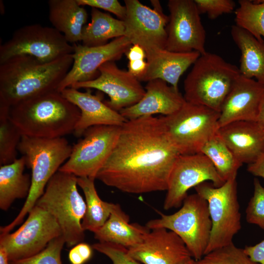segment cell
Wrapping results in <instances>:
<instances>
[{"label":"cell","mask_w":264,"mask_h":264,"mask_svg":"<svg viewBox=\"0 0 264 264\" xmlns=\"http://www.w3.org/2000/svg\"><path fill=\"white\" fill-rule=\"evenodd\" d=\"M180 155L161 117L127 120L96 179L125 193L166 191L173 167Z\"/></svg>","instance_id":"cell-1"},{"label":"cell","mask_w":264,"mask_h":264,"mask_svg":"<svg viewBox=\"0 0 264 264\" xmlns=\"http://www.w3.org/2000/svg\"><path fill=\"white\" fill-rule=\"evenodd\" d=\"M72 54L44 63L27 55L0 64V105L11 108L26 100L58 91L71 68Z\"/></svg>","instance_id":"cell-2"},{"label":"cell","mask_w":264,"mask_h":264,"mask_svg":"<svg viewBox=\"0 0 264 264\" xmlns=\"http://www.w3.org/2000/svg\"><path fill=\"white\" fill-rule=\"evenodd\" d=\"M80 116L78 108L58 91L10 108V117L22 135L55 138L73 133Z\"/></svg>","instance_id":"cell-3"},{"label":"cell","mask_w":264,"mask_h":264,"mask_svg":"<svg viewBox=\"0 0 264 264\" xmlns=\"http://www.w3.org/2000/svg\"><path fill=\"white\" fill-rule=\"evenodd\" d=\"M72 147L64 137L43 138L22 136L18 150L24 157L26 166L31 170V188L19 214L11 223L0 227V234L10 233L22 222L43 195L50 179L68 159Z\"/></svg>","instance_id":"cell-4"},{"label":"cell","mask_w":264,"mask_h":264,"mask_svg":"<svg viewBox=\"0 0 264 264\" xmlns=\"http://www.w3.org/2000/svg\"><path fill=\"white\" fill-rule=\"evenodd\" d=\"M240 75L236 66L217 54L206 52L196 60L184 80V99L220 112L226 97Z\"/></svg>","instance_id":"cell-5"},{"label":"cell","mask_w":264,"mask_h":264,"mask_svg":"<svg viewBox=\"0 0 264 264\" xmlns=\"http://www.w3.org/2000/svg\"><path fill=\"white\" fill-rule=\"evenodd\" d=\"M77 178L73 174L58 171L35 204L55 218L69 247L83 242L85 239L82 221L86 204L78 191Z\"/></svg>","instance_id":"cell-6"},{"label":"cell","mask_w":264,"mask_h":264,"mask_svg":"<svg viewBox=\"0 0 264 264\" xmlns=\"http://www.w3.org/2000/svg\"><path fill=\"white\" fill-rule=\"evenodd\" d=\"M207 201L197 193L188 195L181 207L170 215L149 220L146 226L152 230L163 228L178 235L195 261L205 254L212 229Z\"/></svg>","instance_id":"cell-7"},{"label":"cell","mask_w":264,"mask_h":264,"mask_svg":"<svg viewBox=\"0 0 264 264\" xmlns=\"http://www.w3.org/2000/svg\"><path fill=\"white\" fill-rule=\"evenodd\" d=\"M220 112L186 102L175 113L161 116L168 137L180 154L200 153L219 129Z\"/></svg>","instance_id":"cell-8"},{"label":"cell","mask_w":264,"mask_h":264,"mask_svg":"<svg viewBox=\"0 0 264 264\" xmlns=\"http://www.w3.org/2000/svg\"><path fill=\"white\" fill-rule=\"evenodd\" d=\"M195 189L196 193L207 201L212 221L206 255L233 242L234 236L241 229L236 177L226 181L220 187L204 181L196 186Z\"/></svg>","instance_id":"cell-9"},{"label":"cell","mask_w":264,"mask_h":264,"mask_svg":"<svg viewBox=\"0 0 264 264\" xmlns=\"http://www.w3.org/2000/svg\"><path fill=\"white\" fill-rule=\"evenodd\" d=\"M74 46L53 27L40 24L24 25L0 46V64L15 56L27 55L48 63L73 54Z\"/></svg>","instance_id":"cell-10"},{"label":"cell","mask_w":264,"mask_h":264,"mask_svg":"<svg viewBox=\"0 0 264 264\" xmlns=\"http://www.w3.org/2000/svg\"><path fill=\"white\" fill-rule=\"evenodd\" d=\"M120 128L101 125L88 129L72 146L70 156L59 171L95 179L114 147Z\"/></svg>","instance_id":"cell-11"},{"label":"cell","mask_w":264,"mask_h":264,"mask_svg":"<svg viewBox=\"0 0 264 264\" xmlns=\"http://www.w3.org/2000/svg\"><path fill=\"white\" fill-rule=\"evenodd\" d=\"M62 235L55 218L35 205L25 222L16 231L0 234V246L6 251L10 262L17 261L39 253L51 241Z\"/></svg>","instance_id":"cell-12"},{"label":"cell","mask_w":264,"mask_h":264,"mask_svg":"<svg viewBox=\"0 0 264 264\" xmlns=\"http://www.w3.org/2000/svg\"><path fill=\"white\" fill-rule=\"evenodd\" d=\"M154 8L138 0H125L126 15L125 36L132 44L141 46L146 58L165 49L169 16L163 12L159 1H151Z\"/></svg>","instance_id":"cell-13"},{"label":"cell","mask_w":264,"mask_h":264,"mask_svg":"<svg viewBox=\"0 0 264 264\" xmlns=\"http://www.w3.org/2000/svg\"><path fill=\"white\" fill-rule=\"evenodd\" d=\"M168 7L170 15L165 49L179 53H205L206 32L194 0H169Z\"/></svg>","instance_id":"cell-14"},{"label":"cell","mask_w":264,"mask_h":264,"mask_svg":"<svg viewBox=\"0 0 264 264\" xmlns=\"http://www.w3.org/2000/svg\"><path fill=\"white\" fill-rule=\"evenodd\" d=\"M208 181H211L215 187H220L225 182L204 154H180L169 176L164 209L169 210L180 207L190 189Z\"/></svg>","instance_id":"cell-15"},{"label":"cell","mask_w":264,"mask_h":264,"mask_svg":"<svg viewBox=\"0 0 264 264\" xmlns=\"http://www.w3.org/2000/svg\"><path fill=\"white\" fill-rule=\"evenodd\" d=\"M99 72L94 79L77 83L70 88H94L106 93L110 100L105 103L118 112L136 104L144 95L145 89L140 81L128 71L120 69L114 62L104 63Z\"/></svg>","instance_id":"cell-16"},{"label":"cell","mask_w":264,"mask_h":264,"mask_svg":"<svg viewBox=\"0 0 264 264\" xmlns=\"http://www.w3.org/2000/svg\"><path fill=\"white\" fill-rule=\"evenodd\" d=\"M132 45L125 36L98 46L73 44V64L60 84L58 91L61 92L77 83L94 79L99 75V68L103 64L119 60Z\"/></svg>","instance_id":"cell-17"},{"label":"cell","mask_w":264,"mask_h":264,"mask_svg":"<svg viewBox=\"0 0 264 264\" xmlns=\"http://www.w3.org/2000/svg\"><path fill=\"white\" fill-rule=\"evenodd\" d=\"M143 241L129 248L131 256L142 264H181L192 258L181 238L165 228L150 230Z\"/></svg>","instance_id":"cell-18"},{"label":"cell","mask_w":264,"mask_h":264,"mask_svg":"<svg viewBox=\"0 0 264 264\" xmlns=\"http://www.w3.org/2000/svg\"><path fill=\"white\" fill-rule=\"evenodd\" d=\"M264 98V85L240 75L220 109L219 128L237 121H257Z\"/></svg>","instance_id":"cell-19"},{"label":"cell","mask_w":264,"mask_h":264,"mask_svg":"<svg viewBox=\"0 0 264 264\" xmlns=\"http://www.w3.org/2000/svg\"><path fill=\"white\" fill-rule=\"evenodd\" d=\"M61 92L80 111V116L73 132L76 137L82 136L88 129L93 126H121L127 121L119 112L106 104L102 94H93L90 89L82 92L68 88Z\"/></svg>","instance_id":"cell-20"},{"label":"cell","mask_w":264,"mask_h":264,"mask_svg":"<svg viewBox=\"0 0 264 264\" xmlns=\"http://www.w3.org/2000/svg\"><path fill=\"white\" fill-rule=\"evenodd\" d=\"M145 89V94L138 102L119 111L127 120L158 113L170 115L178 111L186 102L178 89L160 79L148 82Z\"/></svg>","instance_id":"cell-21"},{"label":"cell","mask_w":264,"mask_h":264,"mask_svg":"<svg viewBox=\"0 0 264 264\" xmlns=\"http://www.w3.org/2000/svg\"><path fill=\"white\" fill-rule=\"evenodd\" d=\"M217 133L242 164L264 154V130L257 121L233 122L219 128Z\"/></svg>","instance_id":"cell-22"},{"label":"cell","mask_w":264,"mask_h":264,"mask_svg":"<svg viewBox=\"0 0 264 264\" xmlns=\"http://www.w3.org/2000/svg\"><path fill=\"white\" fill-rule=\"evenodd\" d=\"M196 51L179 53L166 49L147 57L148 66L140 81L149 82L160 79L176 89L181 76L200 56Z\"/></svg>","instance_id":"cell-23"},{"label":"cell","mask_w":264,"mask_h":264,"mask_svg":"<svg viewBox=\"0 0 264 264\" xmlns=\"http://www.w3.org/2000/svg\"><path fill=\"white\" fill-rule=\"evenodd\" d=\"M150 231L146 226L130 223L120 205L113 203L109 219L94 234L99 242L115 243L129 249L140 244Z\"/></svg>","instance_id":"cell-24"},{"label":"cell","mask_w":264,"mask_h":264,"mask_svg":"<svg viewBox=\"0 0 264 264\" xmlns=\"http://www.w3.org/2000/svg\"><path fill=\"white\" fill-rule=\"evenodd\" d=\"M48 18L53 27L62 33L69 44L81 41L83 29L88 15L77 0H49Z\"/></svg>","instance_id":"cell-25"},{"label":"cell","mask_w":264,"mask_h":264,"mask_svg":"<svg viewBox=\"0 0 264 264\" xmlns=\"http://www.w3.org/2000/svg\"><path fill=\"white\" fill-rule=\"evenodd\" d=\"M231 35L241 51L239 70L242 76L264 85V40H257L246 30L234 25Z\"/></svg>","instance_id":"cell-26"},{"label":"cell","mask_w":264,"mask_h":264,"mask_svg":"<svg viewBox=\"0 0 264 264\" xmlns=\"http://www.w3.org/2000/svg\"><path fill=\"white\" fill-rule=\"evenodd\" d=\"M25 159L22 155L14 162L0 167V208L7 211L17 199L26 198L31 176L24 173Z\"/></svg>","instance_id":"cell-27"},{"label":"cell","mask_w":264,"mask_h":264,"mask_svg":"<svg viewBox=\"0 0 264 264\" xmlns=\"http://www.w3.org/2000/svg\"><path fill=\"white\" fill-rule=\"evenodd\" d=\"M124 22L98 9L92 8L91 21L82 31V45L92 47L104 45L112 38L125 36Z\"/></svg>","instance_id":"cell-28"},{"label":"cell","mask_w":264,"mask_h":264,"mask_svg":"<svg viewBox=\"0 0 264 264\" xmlns=\"http://www.w3.org/2000/svg\"><path fill=\"white\" fill-rule=\"evenodd\" d=\"M94 180L87 177L77 178L78 186L84 194L86 204V211L82 221V226L85 231L88 230L93 233L108 220L113 204L100 198L95 187Z\"/></svg>","instance_id":"cell-29"},{"label":"cell","mask_w":264,"mask_h":264,"mask_svg":"<svg viewBox=\"0 0 264 264\" xmlns=\"http://www.w3.org/2000/svg\"><path fill=\"white\" fill-rule=\"evenodd\" d=\"M200 153L209 159L220 177L225 181L236 177L238 171L242 165L235 157L217 132L203 146Z\"/></svg>","instance_id":"cell-30"},{"label":"cell","mask_w":264,"mask_h":264,"mask_svg":"<svg viewBox=\"0 0 264 264\" xmlns=\"http://www.w3.org/2000/svg\"><path fill=\"white\" fill-rule=\"evenodd\" d=\"M235 11L236 25L246 30L257 40L264 38V0H239Z\"/></svg>","instance_id":"cell-31"},{"label":"cell","mask_w":264,"mask_h":264,"mask_svg":"<svg viewBox=\"0 0 264 264\" xmlns=\"http://www.w3.org/2000/svg\"><path fill=\"white\" fill-rule=\"evenodd\" d=\"M10 108L0 105V165L11 163L17 159L22 134L10 117Z\"/></svg>","instance_id":"cell-32"},{"label":"cell","mask_w":264,"mask_h":264,"mask_svg":"<svg viewBox=\"0 0 264 264\" xmlns=\"http://www.w3.org/2000/svg\"><path fill=\"white\" fill-rule=\"evenodd\" d=\"M195 264H260L252 261L243 249L233 242L205 255Z\"/></svg>","instance_id":"cell-33"},{"label":"cell","mask_w":264,"mask_h":264,"mask_svg":"<svg viewBox=\"0 0 264 264\" xmlns=\"http://www.w3.org/2000/svg\"><path fill=\"white\" fill-rule=\"evenodd\" d=\"M66 241L60 235L51 241L46 247L30 257L10 262V264H62L61 252Z\"/></svg>","instance_id":"cell-34"},{"label":"cell","mask_w":264,"mask_h":264,"mask_svg":"<svg viewBox=\"0 0 264 264\" xmlns=\"http://www.w3.org/2000/svg\"><path fill=\"white\" fill-rule=\"evenodd\" d=\"M247 222L264 230V188L258 179H254V194L245 210Z\"/></svg>","instance_id":"cell-35"},{"label":"cell","mask_w":264,"mask_h":264,"mask_svg":"<svg viewBox=\"0 0 264 264\" xmlns=\"http://www.w3.org/2000/svg\"><path fill=\"white\" fill-rule=\"evenodd\" d=\"M92 246L94 249L107 256L112 264H142L130 255L128 248L120 245L98 242Z\"/></svg>","instance_id":"cell-36"},{"label":"cell","mask_w":264,"mask_h":264,"mask_svg":"<svg viewBox=\"0 0 264 264\" xmlns=\"http://www.w3.org/2000/svg\"><path fill=\"white\" fill-rule=\"evenodd\" d=\"M198 9L201 14H206L211 20L233 12L236 6L232 0H194Z\"/></svg>","instance_id":"cell-37"},{"label":"cell","mask_w":264,"mask_h":264,"mask_svg":"<svg viewBox=\"0 0 264 264\" xmlns=\"http://www.w3.org/2000/svg\"><path fill=\"white\" fill-rule=\"evenodd\" d=\"M77 1L82 6H89L107 11L122 21L126 17V6L122 5L117 0H77Z\"/></svg>","instance_id":"cell-38"},{"label":"cell","mask_w":264,"mask_h":264,"mask_svg":"<svg viewBox=\"0 0 264 264\" xmlns=\"http://www.w3.org/2000/svg\"><path fill=\"white\" fill-rule=\"evenodd\" d=\"M93 247L84 242L73 246L68 253V259L71 264H84L89 261L93 254Z\"/></svg>","instance_id":"cell-39"},{"label":"cell","mask_w":264,"mask_h":264,"mask_svg":"<svg viewBox=\"0 0 264 264\" xmlns=\"http://www.w3.org/2000/svg\"><path fill=\"white\" fill-rule=\"evenodd\" d=\"M243 250L252 261L264 264V240L255 245L245 246Z\"/></svg>","instance_id":"cell-40"},{"label":"cell","mask_w":264,"mask_h":264,"mask_svg":"<svg viewBox=\"0 0 264 264\" xmlns=\"http://www.w3.org/2000/svg\"><path fill=\"white\" fill-rule=\"evenodd\" d=\"M148 66L145 60L131 61L128 64V71L138 79L145 72Z\"/></svg>","instance_id":"cell-41"},{"label":"cell","mask_w":264,"mask_h":264,"mask_svg":"<svg viewBox=\"0 0 264 264\" xmlns=\"http://www.w3.org/2000/svg\"><path fill=\"white\" fill-rule=\"evenodd\" d=\"M129 61L145 60L146 53L144 49L138 44H132L126 53Z\"/></svg>","instance_id":"cell-42"},{"label":"cell","mask_w":264,"mask_h":264,"mask_svg":"<svg viewBox=\"0 0 264 264\" xmlns=\"http://www.w3.org/2000/svg\"><path fill=\"white\" fill-rule=\"evenodd\" d=\"M247 171L255 176L264 178V154L255 162L248 164Z\"/></svg>","instance_id":"cell-43"},{"label":"cell","mask_w":264,"mask_h":264,"mask_svg":"<svg viewBox=\"0 0 264 264\" xmlns=\"http://www.w3.org/2000/svg\"><path fill=\"white\" fill-rule=\"evenodd\" d=\"M257 122L264 130V98L261 105Z\"/></svg>","instance_id":"cell-44"},{"label":"cell","mask_w":264,"mask_h":264,"mask_svg":"<svg viewBox=\"0 0 264 264\" xmlns=\"http://www.w3.org/2000/svg\"><path fill=\"white\" fill-rule=\"evenodd\" d=\"M0 264H10L6 251L1 246H0Z\"/></svg>","instance_id":"cell-45"},{"label":"cell","mask_w":264,"mask_h":264,"mask_svg":"<svg viewBox=\"0 0 264 264\" xmlns=\"http://www.w3.org/2000/svg\"><path fill=\"white\" fill-rule=\"evenodd\" d=\"M181 264H195V260L192 259V258H191L182 263Z\"/></svg>","instance_id":"cell-46"}]
</instances>
